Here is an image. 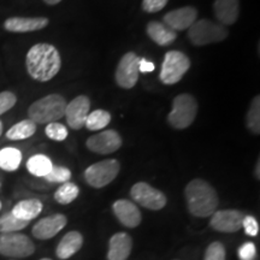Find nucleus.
<instances>
[{"instance_id":"ea45409f","label":"nucleus","mask_w":260,"mask_h":260,"mask_svg":"<svg viewBox=\"0 0 260 260\" xmlns=\"http://www.w3.org/2000/svg\"><path fill=\"white\" fill-rule=\"evenodd\" d=\"M3 130H4V125H3V122L0 121V136L3 134Z\"/></svg>"},{"instance_id":"c9c22d12","label":"nucleus","mask_w":260,"mask_h":260,"mask_svg":"<svg viewBox=\"0 0 260 260\" xmlns=\"http://www.w3.org/2000/svg\"><path fill=\"white\" fill-rule=\"evenodd\" d=\"M256 249L254 243L246 242L239 248V258L241 260H254Z\"/></svg>"},{"instance_id":"a211bd4d","label":"nucleus","mask_w":260,"mask_h":260,"mask_svg":"<svg viewBox=\"0 0 260 260\" xmlns=\"http://www.w3.org/2000/svg\"><path fill=\"white\" fill-rule=\"evenodd\" d=\"M213 14L224 27L233 25L239 19L240 0H214Z\"/></svg>"},{"instance_id":"cd10ccee","label":"nucleus","mask_w":260,"mask_h":260,"mask_svg":"<svg viewBox=\"0 0 260 260\" xmlns=\"http://www.w3.org/2000/svg\"><path fill=\"white\" fill-rule=\"evenodd\" d=\"M80 189L73 182H65L54 193V200L60 205H69L79 197Z\"/></svg>"},{"instance_id":"20e7f679","label":"nucleus","mask_w":260,"mask_h":260,"mask_svg":"<svg viewBox=\"0 0 260 260\" xmlns=\"http://www.w3.org/2000/svg\"><path fill=\"white\" fill-rule=\"evenodd\" d=\"M228 29L218 22L211 19H197L188 29V38L194 46H206V45L220 42L228 38Z\"/></svg>"},{"instance_id":"7c9ffc66","label":"nucleus","mask_w":260,"mask_h":260,"mask_svg":"<svg viewBox=\"0 0 260 260\" xmlns=\"http://www.w3.org/2000/svg\"><path fill=\"white\" fill-rule=\"evenodd\" d=\"M45 133H46L47 138H50L51 140H53V141H57V142L64 141V140L68 138L67 126L57 122L47 124L46 129H45Z\"/></svg>"},{"instance_id":"6e6552de","label":"nucleus","mask_w":260,"mask_h":260,"mask_svg":"<svg viewBox=\"0 0 260 260\" xmlns=\"http://www.w3.org/2000/svg\"><path fill=\"white\" fill-rule=\"evenodd\" d=\"M34 252V243L24 234H0V254L2 255L9 256V258H27Z\"/></svg>"},{"instance_id":"a19ab883","label":"nucleus","mask_w":260,"mask_h":260,"mask_svg":"<svg viewBox=\"0 0 260 260\" xmlns=\"http://www.w3.org/2000/svg\"><path fill=\"white\" fill-rule=\"evenodd\" d=\"M40 260H52V259H50V258H42V259H40Z\"/></svg>"},{"instance_id":"412c9836","label":"nucleus","mask_w":260,"mask_h":260,"mask_svg":"<svg viewBox=\"0 0 260 260\" xmlns=\"http://www.w3.org/2000/svg\"><path fill=\"white\" fill-rule=\"evenodd\" d=\"M146 32L152 41L162 47L169 46L177 39L176 31H174L159 21L148 22L147 27H146Z\"/></svg>"},{"instance_id":"dca6fc26","label":"nucleus","mask_w":260,"mask_h":260,"mask_svg":"<svg viewBox=\"0 0 260 260\" xmlns=\"http://www.w3.org/2000/svg\"><path fill=\"white\" fill-rule=\"evenodd\" d=\"M112 210L119 223L126 228H136L141 223L142 216L139 207L133 201L126 199H119L113 203Z\"/></svg>"},{"instance_id":"7ed1b4c3","label":"nucleus","mask_w":260,"mask_h":260,"mask_svg":"<svg viewBox=\"0 0 260 260\" xmlns=\"http://www.w3.org/2000/svg\"><path fill=\"white\" fill-rule=\"evenodd\" d=\"M67 100L60 94H48L29 106V119L35 124H50L61 119L65 115Z\"/></svg>"},{"instance_id":"4468645a","label":"nucleus","mask_w":260,"mask_h":260,"mask_svg":"<svg viewBox=\"0 0 260 260\" xmlns=\"http://www.w3.org/2000/svg\"><path fill=\"white\" fill-rule=\"evenodd\" d=\"M197 19L198 10L194 6H183L165 14L162 17V23L177 32L189 29Z\"/></svg>"},{"instance_id":"58836bf2","label":"nucleus","mask_w":260,"mask_h":260,"mask_svg":"<svg viewBox=\"0 0 260 260\" xmlns=\"http://www.w3.org/2000/svg\"><path fill=\"white\" fill-rule=\"evenodd\" d=\"M259 165H260V161L258 160V161H256V178H258V180L260 178V175H259Z\"/></svg>"},{"instance_id":"9b49d317","label":"nucleus","mask_w":260,"mask_h":260,"mask_svg":"<svg viewBox=\"0 0 260 260\" xmlns=\"http://www.w3.org/2000/svg\"><path fill=\"white\" fill-rule=\"evenodd\" d=\"M122 138L116 130H104L92 135L87 140L86 146L89 151L98 154H111L115 153L122 147Z\"/></svg>"},{"instance_id":"72a5a7b5","label":"nucleus","mask_w":260,"mask_h":260,"mask_svg":"<svg viewBox=\"0 0 260 260\" xmlns=\"http://www.w3.org/2000/svg\"><path fill=\"white\" fill-rule=\"evenodd\" d=\"M242 228L248 236L255 237L259 234V224L253 216H245L242 220Z\"/></svg>"},{"instance_id":"5701e85b","label":"nucleus","mask_w":260,"mask_h":260,"mask_svg":"<svg viewBox=\"0 0 260 260\" xmlns=\"http://www.w3.org/2000/svg\"><path fill=\"white\" fill-rule=\"evenodd\" d=\"M35 132H37V124L30 119H23V121L16 123L6 132V138L12 141H18V140L31 138Z\"/></svg>"},{"instance_id":"9d476101","label":"nucleus","mask_w":260,"mask_h":260,"mask_svg":"<svg viewBox=\"0 0 260 260\" xmlns=\"http://www.w3.org/2000/svg\"><path fill=\"white\" fill-rule=\"evenodd\" d=\"M140 57L134 52H128L118 61L116 69V82L121 88H134L139 81Z\"/></svg>"},{"instance_id":"423d86ee","label":"nucleus","mask_w":260,"mask_h":260,"mask_svg":"<svg viewBox=\"0 0 260 260\" xmlns=\"http://www.w3.org/2000/svg\"><path fill=\"white\" fill-rule=\"evenodd\" d=\"M190 69V59L181 51H169L161 64L159 79L167 86L178 83Z\"/></svg>"},{"instance_id":"4c0bfd02","label":"nucleus","mask_w":260,"mask_h":260,"mask_svg":"<svg viewBox=\"0 0 260 260\" xmlns=\"http://www.w3.org/2000/svg\"><path fill=\"white\" fill-rule=\"evenodd\" d=\"M60 2H61V0H44V3H46L47 5H51V6L59 4Z\"/></svg>"},{"instance_id":"2eb2a0df","label":"nucleus","mask_w":260,"mask_h":260,"mask_svg":"<svg viewBox=\"0 0 260 260\" xmlns=\"http://www.w3.org/2000/svg\"><path fill=\"white\" fill-rule=\"evenodd\" d=\"M68 223L67 216L61 213L52 214L45 218L39 220V222L32 226V236L38 240H50L54 237L58 233L64 229Z\"/></svg>"},{"instance_id":"f8f14e48","label":"nucleus","mask_w":260,"mask_h":260,"mask_svg":"<svg viewBox=\"0 0 260 260\" xmlns=\"http://www.w3.org/2000/svg\"><path fill=\"white\" fill-rule=\"evenodd\" d=\"M90 112V100L86 95H79L67 104L65 118L68 125L74 130H80L84 126Z\"/></svg>"},{"instance_id":"6ab92c4d","label":"nucleus","mask_w":260,"mask_h":260,"mask_svg":"<svg viewBox=\"0 0 260 260\" xmlns=\"http://www.w3.org/2000/svg\"><path fill=\"white\" fill-rule=\"evenodd\" d=\"M133 248V239L126 233H117L110 237L107 260H126Z\"/></svg>"},{"instance_id":"b1692460","label":"nucleus","mask_w":260,"mask_h":260,"mask_svg":"<svg viewBox=\"0 0 260 260\" xmlns=\"http://www.w3.org/2000/svg\"><path fill=\"white\" fill-rule=\"evenodd\" d=\"M22 162V153L18 148L5 147L0 149V169L16 171Z\"/></svg>"},{"instance_id":"a878e982","label":"nucleus","mask_w":260,"mask_h":260,"mask_svg":"<svg viewBox=\"0 0 260 260\" xmlns=\"http://www.w3.org/2000/svg\"><path fill=\"white\" fill-rule=\"evenodd\" d=\"M111 122V113L105 110H94L89 112L87 121L84 123V126L90 132H98L102 130L110 124Z\"/></svg>"},{"instance_id":"473e14b6","label":"nucleus","mask_w":260,"mask_h":260,"mask_svg":"<svg viewBox=\"0 0 260 260\" xmlns=\"http://www.w3.org/2000/svg\"><path fill=\"white\" fill-rule=\"evenodd\" d=\"M16 103H17V96L15 95V93L9 92V90L0 93V116L11 110Z\"/></svg>"},{"instance_id":"2f4dec72","label":"nucleus","mask_w":260,"mask_h":260,"mask_svg":"<svg viewBox=\"0 0 260 260\" xmlns=\"http://www.w3.org/2000/svg\"><path fill=\"white\" fill-rule=\"evenodd\" d=\"M204 260H225V247L222 242H212L205 251Z\"/></svg>"},{"instance_id":"c85d7f7f","label":"nucleus","mask_w":260,"mask_h":260,"mask_svg":"<svg viewBox=\"0 0 260 260\" xmlns=\"http://www.w3.org/2000/svg\"><path fill=\"white\" fill-rule=\"evenodd\" d=\"M28 224L29 222L16 218L11 212H8L0 217V234L18 233L19 230L24 229Z\"/></svg>"},{"instance_id":"aec40b11","label":"nucleus","mask_w":260,"mask_h":260,"mask_svg":"<svg viewBox=\"0 0 260 260\" xmlns=\"http://www.w3.org/2000/svg\"><path fill=\"white\" fill-rule=\"evenodd\" d=\"M82 246H83L82 234L76 232V230H73V232L65 234L63 239H61L59 243H58L56 254L59 259L67 260L76 254V253L82 248Z\"/></svg>"},{"instance_id":"ddd939ff","label":"nucleus","mask_w":260,"mask_h":260,"mask_svg":"<svg viewBox=\"0 0 260 260\" xmlns=\"http://www.w3.org/2000/svg\"><path fill=\"white\" fill-rule=\"evenodd\" d=\"M243 217L239 210H219L211 216L210 225L219 233H237L242 228Z\"/></svg>"},{"instance_id":"0eeeda50","label":"nucleus","mask_w":260,"mask_h":260,"mask_svg":"<svg viewBox=\"0 0 260 260\" xmlns=\"http://www.w3.org/2000/svg\"><path fill=\"white\" fill-rule=\"evenodd\" d=\"M121 165L117 159H105L92 164L84 171V180L90 187L104 188L118 176Z\"/></svg>"},{"instance_id":"e433bc0d","label":"nucleus","mask_w":260,"mask_h":260,"mask_svg":"<svg viewBox=\"0 0 260 260\" xmlns=\"http://www.w3.org/2000/svg\"><path fill=\"white\" fill-rule=\"evenodd\" d=\"M155 69V65L146 59V58H140V64H139V71L142 74L146 73H152Z\"/></svg>"},{"instance_id":"1a4fd4ad","label":"nucleus","mask_w":260,"mask_h":260,"mask_svg":"<svg viewBox=\"0 0 260 260\" xmlns=\"http://www.w3.org/2000/svg\"><path fill=\"white\" fill-rule=\"evenodd\" d=\"M130 197L136 204L152 211L164 209L168 203L167 197L161 190L152 187L151 184L146 183V182L135 183L130 189Z\"/></svg>"},{"instance_id":"393cba45","label":"nucleus","mask_w":260,"mask_h":260,"mask_svg":"<svg viewBox=\"0 0 260 260\" xmlns=\"http://www.w3.org/2000/svg\"><path fill=\"white\" fill-rule=\"evenodd\" d=\"M52 164L51 159L45 154H35L28 159L27 169L31 175L37 177H45L51 171Z\"/></svg>"},{"instance_id":"39448f33","label":"nucleus","mask_w":260,"mask_h":260,"mask_svg":"<svg viewBox=\"0 0 260 260\" xmlns=\"http://www.w3.org/2000/svg\"><path fill=\"white\" fill-rule=\"evenodd\" d=\"M198 102L191 94L183 93L172 102V109L168 115V122L175 129H186L193 124L198 115Z\"/></svg>"},{"instance_id":"4be33fe9","label":"nucleus","mask_w":260,"mask_h":260,"mask_svg":"<svg viewBox=\"0 0 260 260\" xmlns=\"http://www.w3.org/2000/svg\"><path fill=\"white\" fill-rule=\"evenodd\" d=\"M44 205L40 200L38 199H27L21 200L17 203L12 209L11 213L14 214L16 218L30 222L34 218H37L39 214L41 213Z\"/></svg>"},{"instance_id":"c756f323","label":"nucleus","mask_w":260,"mask_h":260,"mask_svg":"<svg viewBox=\"0 0 260 260\" xmlns=\"http://www.w3.org/2000/svg\"><path fill=\"white\" fill-rule=\"evenodd\" d=\"M71 178V171L65 167H56L53 165L51 171L45 176V180L50 183H60L63 184L65 182H69Z\"/></svg>"},{"instance_id":"f03ea898","label":"nucleus","mask_w":260,"mask_h":260,"mask_svg":"<svg viewBox=\"0 0 260 260\" xmlns=\"http://www.w3.org/2000/svg\"><path fill=\"white\" fill-rule=\"evenodd\" d=\"M184 198L188 211L194 217L207 218L217 211L219 199L214 188L207 181L194 178L186 186Z\"/></svg>"},{"instance_id":"f704fd0d","label":"nucleus","mask_w":260,"mask_h":260,"mask_svg":"<svg viewBox=\"0 0 260 260\" xmlns=\"http://www.w3.org/2000/svg\"><path fill=\"white\" fill-rule=\"evenodd\" d=\"M169 0H142V10L148 14L161 11L167 6Z\"/></svg>"},{"instance_id":"bb28decb","label":"nucleus","mask_w":260,"mask_h":260,"mask_svg":"<svg viewBox=\"0 0 260 260\" xmlns=\"http://www.w3.org/2000/svg\"><path fill=\"white\" fill-rule=\"evenodd\" d=\"M246 125L254 135L260 134V96L256 95L252 100L246 116Z\"/></svg>"},{"instance_id":"f257e3e1","label":"nucleus","mask_w":260,"mask_h":260,"mask_svg":"<svg viewBox=\"0 0 260 260\" xmlns=\"http://www.w3.org/2000/svg\"><path fill=\"white\" fill-rule=\"evenodd\" d=\"M25 67L29 76L39 82H48L61 68L59 52L51 44H37L28 51Z\"/></svg>"},{"instance_id":"79ce46f5","label":"nucleus","mask_w":260,"mask_h":260,"mask_svg":"<svg viewBox=\"0 0 260 260\" xmlns=\"http://www.w3.org/2000/svg\"><path fill=\"white\" fill-rule=\"evenodd\" d=\"M0 210H2V201H0Z\"/></svg>"},{"instance_id":"f3484780","label":"nucleus","mask_w":260,"mask_h":260,"mask_svg":"<svg viewBox=\"0 0 260 260\" xmlns=\"http://www.w3.org/2000/svg\"><path fill=\"white\" fill-rule=\"evenodd\" d=\"M46 17H10L4 22V28L11 32H29L46 28L48 25Z\"/></svg>"}]
</instances>
